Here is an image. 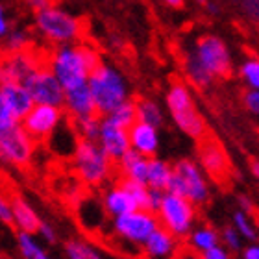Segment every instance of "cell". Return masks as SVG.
Wrapping results in <instances>:
<instances>
[{
  "label": "cell",
  "instance_id": "83f0119b",
  "mask_svg": "<svg viewBox=\"0 0 259 259\" xmlns=\"http://www.w3.org/2000/svg\"><path fill=\"white\" fill-rule=\"evenodd\" d=\"M233 226H235V230H237L239 233H241V237L246 239V241H257L259 233H257V228L252 224V221H250V215H246L244 211H235L233 213Z\"/></svg>",
  "mask_w": 259,
  "mask_h": 259
},
{
  "label": "cell",
  "instance_id": "ee69618b",
  "mask_svg": "<svg viewBox=\"0 0 259 259\" xmlns=\"http://www.w3.org/2000/svg\"><path fill=\"white\" fill-rule=\"evenodd\" d=\"M161 2L165 6H168V8H174V10H178V8H184L185 0H161Z\"/></svg>",
  "mask_w": 259,
  "mask_h": 259
},
{
  "label": "cell",
  "instance_id": "cb8c5ba5",
  "mask_svg": "<svg viewBox=\"0 0 259 259\" xmlns=\"http://www.w3.org/2000/svg\"><path fill=\"white\" fill-rule=\"evenodd\" d=\"M172 176V167L159 159L148 161V187L150 189L167 191L168 180Z\"/></svg>",
  "mask_w": 259,
  "mask_h": 259
},
{
  "label": "cell",
  "instance_id": "9a60e30c",
  "mask_svg": "<svg viewBox=\"0 0 259 259\" xmlns=\"http://www.w3.org/2000/svg\"><path fill=\"white\" fill-rule=\"evenodd\" d=\"M130 132L122 126L115 124L111 119L102 120L100 124V146L113 161H119L130 150Z\"/></svg>",
  "mask_w": 259,
  "mask_h": 259
},
{
  "label": "cell",
  "instance_id": "f546056e",
  "mask_svg": "<svg viewBox=\"0 0 259 259\" xmlns=\"http://www.w3.org/2000/svg\"><path fill=\"white\" fill-rule=\"evenodd\" d=\"M19 244H21L22 255L26 259H50L43 250L39 248L37 244L33 243V239L30 237V233H26V232L19 233Z\"/></svg>",
  "mask_w": 259,
  "mask_h": 259
},
{
  "label": "cell",
  "instance_id": "5bb4252c",
  "mask_svg": "<svg viewBox=\"0 0 259 259\" xmlns=\"http://www.w3.org/2000/svg\"><path fill=\"white\" fill-rule=\"evenodd\" d=\"M159 226L157 219L154 217L152 211H132V213H126V215L117 217L115 221V230L120 237L128 239L132 243H143L148 237L150 233Z\"/></svg>",
  "mask_w": 259,
  "mask_h": 259
},
{
  "label": "cell",
  "instance_id": "7c38bea8",
  "mask_svg": "<svg viewBox=\"0 0 259 259\" xmlns=\"http://www.w3.org/2000/svg\"><path fill=\"white\" fill-rule=\"evenodd\" d=\"M200 165L205 172L209 174V178L217 184H224L230 178V161L221 143L205 134L202 139H198L196 146Z\"/></svg>",
  "mask_w": 259,
  "mask_h": 259
},
{
  "label": "cell",
  "instance_id": "836d02e7",
  "mask_svg": "<svg viewBox=\"0 0 259 259\" xmlns=\"http://www.w3.org/2000/svg\"><path fill=\"white\" fill-rule=\"evenodd\" d=\"M17 124V119L13 117V113L10 111L8 104H6L2 93H0V130H8L11 126Z\"/></svg>",
  "mask_w": 259,
  "mask_h": 259
},
{
  "label": "cell",
  "instance_id": "277c9868",
  "mask_svg": "<svg viewBox=\"0 0 259 259\" xmlns=\"http://www.w3.org/2000/svg\"><path fill=\"white\" fill-rule=\"evenodd\" d=\"M167 108L172 115L174 122L185 135L193 139H202L207 134L205 120L202 119L196 104L193 100L189 87L184 81H172L167 91Z\"/></svg>",
  "mask_w": 259,
  "mask_h": 259
},
{
  "label": "cell",
  "instance_id": "4316f807",
  "mask_svg": "<svg viewBox=\"0 0 259 259\" xmlns=\"http://www.w3.org/2000/svg\"><path fill=\"white\" fill-rule=\"evenodd\" d=\"M137 117H139L141 122H146V124L152 126H161L163 124V115L161 109L154 100H148V98H139L137 100Z\"/></svg>",
  "mask_w": 259,
  "mask_h": 259
},
{
  "label": "cell",
  "instance_id": "30bf717a",
  "mask_svg": "<svg viewBox=\"0 0 259 259\" xmlns=\"http://www.w3.org/2000/svg\"><path fill=\"white\" fill-rule=\"evenodd\" d=\"M22 83L26 85L35 104H47L56 108L65 106V87L47 65L37 67Z\"/></svg>",
  "mask_w": 259,
  "mask_h": 259
},
{
  "label": "cell",
  "instance_id": "d6a6232c",
  "mask_svg": "<svg viewBox=\"0 0 259 259\" xmlns=\"http://www.w3.org/2000/svg\"><path fill=\"white\" fill-rule=\"evenodd\" d=\"M222 241H224V244H226L230 250H233V252L241 250V244H243V237H241V233L235 230V226H226L222 230Z\"/></svg>",
  "mask_w": 259,
  "mask_h": 259
},
{
  "label": "cell",
  "instance_id": "d6986e66",
  "mask_svg": "<svg viewBox=\"0 0 259 259\" xmlns=\"http://www.w3.org/2000/svg\"><path fill=\"white\" fill-rule=\"evenodd\" d=\"M128 132H130V143H132V146H134L135 150L141 152V154L146 157H152L156 154V150H157L156 126L137 120Z\"/></svg>",
  "mask_w": 259,
  "mask_h": 259
},
{
  "label": "cell",
  "instance_id": "ac0fdd59",
  "mask_svg": "<svg viewBox=\"0 0 259 259\" xmlns=\"http://www.w3.org/2000/svg\"><path fill=\"white\" fill-rule=\"evenodd\" d=\"M6 196L10 198L11 202V207H13V217H15V224L21 228L22 232L26 233H37L39 228H41V219L37 217V213L30 207V205L24 202L21 194L17 193V191H11L8 189Z\"/></svg>",
  "mask_w": 259,
  "mask_h": 259
},
{
  "label": "cell",
  "instance_id": "e575fe53",
  "mask_svg": "<svg viewBox=\"0 0 259 259\" xmlns=\"http://www.w3.org/2000/svg\"><path fill=\"white\" fill-rule=\"evenodd\" d=\"M244 108L248 109L250 113H254L259 117V89H248L243 97Z\"/></svg>",
  "mask_w": 259,
  "mask_h": 259
},
{
  "label": "cell",
  "instance_id": "52a82bcc",
  "mask_svg": "<svg viewBox=\"0 0 259 259\" xmlns=\"http://www.w3.org/2000/svg\"><path fill=\"white\" fill-rule=\"evenodd\" d=\"M167 191L191 200L194 205H202L209 200V187L198 165L191 159H180L172 167Z\"/></svg>",
  "mask_w": 259,
  "mask_h": 259
},
{
  "label": "cell",
  "instance_id": "7402d4cb",
  "mask_svg": "<svg viewBox=\"0 0 259 259\" xmlns=\"http://www.w3.org/2000/svg\"><path fill=\"white\" fill-rule=\"evenodd\" d=\"M2 39H4V41H2L0 50H2V52H8V54L30 50L33 45L32 32H30L28 28H22V26H13L10 32H8V35Z\"/></svg>",
  "mask_w": 259,
  "mask_h": 259
},
{
  "label": "cell",
  "instance_id": "ffe728a7",
  "mask_svg": "<svg viewBox=\"0 0 259 259\" xmlns=\"http://www.w3.org/2000/svg\"><path fill=\"white\" fill-rule=\"evenodd\" d=\"M176 235L168 232L165 226H159L150 233V237L145 241V252L150 257H167V255L174 254V250H176V241H174Z\"/></svg>",
  "mask_w": 259,
  "mask_h": 259
},
{
  "label": "cell",
  "instance_id": "5b68a950",
  "mask_svg": "<svg viewBox=\"0 0 259 259\" xmlns=\"http://www.w3.org/2000/svg\"><path fill=\"white\" fill-rule=\"evenodd\" d=\"M113 159L104 152L100 145L89 139H78L74 152V168L81 182L89 185H100L113 172Z\"/></svg>",
  "mask_w": 259,
  "mask_h": 259
},
{
  "label": "cell",
  "instance_id": "2e32d148",
  "mask_svg": "<svg viewBox=\"0 0 259 259\" xmlns=\"http://www.w3.org/2000/svg\"><path fill=\"white\" fill-rule=\"evenodd\" d=\"M65 108H67L69 115H72L74 119H81V117H98L89 81H83L80 85L65 89Z\"/></svg>",
  "mask_w": 259,
  "mask_h": 259
},
{
  "label": "cell",
  "instance_id": "484cf974",
  "mask_svg": "<svg viewBox=\"0 0 259 259\" xmlns=\"http://www.w3.org/2000/svg\"><path fill=\"white\" fill-rule=\"evenodd\" d=\"M108 119L113 120L115 124L122 126L124 130H130L137 120H139V117H137V102L126 100L124 104H120L119 108L115 109L113 113L108 115Z\"/></svg>",
  "mask_w": 259,
  "mask_h": 259
},
{
  "label": "cell",
  "instance_id": "6da1fadb",
  "mask_svg": "<svg viewBox=\"0 0 259 259\" xmlns=\"http://www.w3.org/2000/svg\"><path fill=\"white\" fill-rule=\"evenodd\" d=\"M45 60L47 67L61 81V85L65 89H70L89 80V74L100 65L102 58L93 45L78 41V43L52 47L49 52H45Z\"/></svg>",
  "mask_w": 259,
  "mask_h": 259
},
{
  "label": "cell",
  "instance_id": "8d00e7d4",
  "mask_svg": "<svg viewBox=\"0 0 259 259\" xmlns=\"http://www.w3.org/2000/svg\"><path fill=\"white\" fill-rule=\"evenodd\" d=\"M202 259H230V255H228V252L222 248V246L217 244L215 248L204 252V254H202Z\"/></svg>",
  "mask_w": 259,
  "mask_h": 259
},
{
  "label": "cell",
  "instance_id": "7a4b0ae2",
  "mask_svg": "<svg viewBox=\"0 0 259 259\" xmlns=\"http://www.w3.org/2000/svg\"><path fill=\"white\" fill-rule=\"evenodd\" d=\"M33 30L50 47L78 43L83 37V22L76 15L52 4L33 13Z\"/></svg>",
  "mask_w": 259,
  "mask_h": 259
},
{
  "label": "cell",
  "instance_id": "f1b7e54d",
  "mask_svg": "<svg viewBox=\"0 0 259 259\" xmlns=\"http://www.w3.org/2000/svg\"><path fill=\"white\" fill-rule=\"evenodd\" d=\"M239 76L248 89H259V58H248L239 67Z\"/></svg>",
  "mask_w": 259,
  "mask_h": 259
},
{
  "label": "cell",
  "instance_id": "ab89813d",
  "mask_svg": "<svg viewBox=\"0 0 259 259\" xmlns=\"http://www.w3.org/2000/svg\"><path fill=\"white\" fill-rule=\"evenodd\" d=\"M172 259H202L198 254H196V250H174V257Z\"/></svg>",
  "mask_w": 259,
  "mask_h": 259
},
{
  "label": "cell",
  "instance_id": "4dcf8cb0",
  "mask_svg": "<svg viewBox=\"0 0 259 259\" xmlns=\"http://www.w3.org/2000/svg\"><path fill=\"white\" fill-rule=\"evenodd\" d=\"M65 250H67L70 259H100L95 250L89 248L87 244L80 243V241H69L65 244Z\"/></svg>",
  "mask_w": 259,
  "mask_h": 259
},
{
  "label": "cell",
  "instance_id": "b9f144b4",
  "mask_svg": "<svg viewBox=\"0 0 259 259\" xmlns=\"http://www.w3.org/2000/svg\"><path fill=\"white\" fill-rule=\"evenodd\" d=\"M39 232L43 233V237L49 241V243H56V235H54V230L47 224V222H41V228H39Z\"/></svg>",
  "mask_w": 259,
  "mask_h": 259
},
{
  "label": "cell",
  "instance_id": "3957f363",
  "mask_svg": "<svg viewBox=\"0 0 259 259\" xmlns=\"http://www.w3.org/2000/svg\"><path fill=\"white\" fill-rule=\"evenodd\" d=\"M87 81L91 87L98 117L100 115H111L120 104H124L128 100L124 76L120 74L113 65L100 61V65L89 74Z\"/></svg>",
  "mask_w": 259,
  "mask_h": 259
},
{
  "label": "cell",
  "instance_id": "d590c367",
  "mask_svg": "<svg viewBox=\"0 0 259 259\" xmlns=\"http://www.w3.org/2000/svg\"><path fill=\"white\" fill-rule=\"evenodd\" d=\"M11 28L13 26H11V19H10V15H8V10H6V6L0 2V39L6 37Z\"/></svg>",
  "mask_w": 259,
  "mask_h": 259
},
{
  "label": "cell",
  "instance_id": "bcb514c9",
  "mask_svg": "<svg viewBox=\"0 0 259 259\" xmlns=\"http://www.w3.org/2000/svg\"><path fill=\"white\" fill-rule=\"evenodd\" d=\"M193 2H194V4H198V6H205L209 0H193Z\"/></svg>",
  "mask_w": 259,
  "mask_h": 259
},
{
  "label": "cell",
  "instance_id": "7bdbcfd3",
  "mask_svg": "<svg viewBox=\"0 0 259 259\" xmlns=\"http://www.w3.org/2000/svg\"><path fill=\"white\" fill-rule=\"evenodd\" d=\"M204 8H205V11H207L209 15H219V13H221V6L217 4L215 0H209V2H207Z\"/></svg>",
  "mask_w": 259,
  "mask_h": 259
},
{
  "label": "cell",
  "instance_id": "d4e9b609",
  "mask_svg": "<svg viewBox=\"0 0 259 259\" xmlns=\"http://www.w3.org/2000/svg\"><path fill=\"white\" fill-rule=\"evenodd\" d=\"M219 244V233L209 226H202L191 233V246L196 252H207Z\"/></svg>",
  "mask_w": 259,
  "mask_h": 259
},
{
  "label": "cell",
  "instance_id": "603a6c76",
  "mask_svg": "<svg viewBox=\"0 0 259 259\" xmlns=\"http://www.w3.org/2000/svg\"><path fill=\"white\" fill-rule=\"evenodd\" d=\"M184 72H185V76H187V80H189L194 87H198V89H207V87L215 81V78H213L198 61L194 60L189 50H187L184 56Z\"/></svg>",
  "mask_w": 259,
  "mask_h": 259
},
{
  "label": "cell",
  "instance_id": "8fae6325",
  "mask_svg": "<svg viewBox=\"0 0 259 259\" xmlns=\"http://www.w3.org/2000/svg\"><path fill=\"white\" fill-rule=\"evenodd\" d=\"M41 65H47V60L43 52L35 49L13 54L0 50V85L8 81H24Z\"/></svg>",
  "mask_w": 259,
  "mask_h": 259
},
{
  "label": "cell",
  "instance_id": "74e56055",
  "mask_svg": "<svg viewBox=\"0 0 259 259\" xmlns=\"http://www.w3.org/2000/svg\"><path fill=\"white\" fill-rule=\"evenodd\" d=\"M24 2H26V6L33 11V13L45 10V8H49V6H52V4H56V0H24Z\"/></svg>",
  "mask_w": 259,
  "mask_h": 259
},
{
  "label": "cell",
  "instance_id": "ba28073f",
  "mask_svg": "<svg viewBox=\"0 0 259 259\" xmlns=\"http://www.w3.org/2000/svg\"><path fill=\"white\" fill-rule=\"evenodd\" d=\"M157 213L161 219V226L167 228L176 237L187 235L194 224V204L178 194H165Z\"/></svg>",
  "mask_w": 259,
  "mask_h": 259
},
{
  "label": "cell",
  "instance_id": "8992f818",
  "mask_svg": "<svg viewBox=\"0 0 259 259\" xmlns=\"http://www.w3.org/2000/svg\"><path fill=\"white\" fill-rule=\"evenodd\" d=\"M189 52L215 80L219 78L224 80V78L232 76V54H230V49L224 43V39H221L219 35H213V33L200 35Z\"/></svg>",
  "mask_w": 259,
  "mask_h": 259
},
{
  "label": "cell",
  "instance_id": "9c48e42d",
  "mask_svg": "<svg viewBox=\"0 0 259 259\" xmlns=\"http://www.w3.org/2000/svg\"><path fill=\"white\" fill-rule=\"evenodd\" d=\"M35 141L24 132L22 126L0 130V159L17 168H28L32 163Z\"/></svg>",
  "mask_w": 259,
  "mask_h": 259
},
{
  "label": "cell",
  "instance_id": "44dd1931",
  "mask_svg": "<svg viewBox=\"0 0 259 259\" xmlns=\"http://www.w3.org/2000/svg\"><path fill=\"white\" fill-rule=\"evenodd\" d=\"M104 205L106 209L115 217L126 215V213H132V211H137V204L135 200L132 198V194L128 191L120 189V187H115L106 194V200H104Z\"/></svg>",
  "mask_w": 259,
  "mask_h": 259
},
{
  "label": "cell",
  "instance_id": "f6af8a7d",
  "mask_svg": "<svg viewBox=\"0 0 259 259\" xmlns=\"http://www.w3.org/2000/svg\"><path fill=\"white\" fill-rule=\"evenodd\" d=\"M250 167H252V174H254L255 178L259 180V161H255V159H254V161L250 163Z\"/></svg>",
  "mask_w": 259,
  "mask_h": 259
},
{
  "label": "cell",
  "instance_id": "f35d334b",
  "mask_svg": "<svg viewBox=\"0 0 259 259\" xmlns=\"http://www.w3.org/2000/svg\"><path fill=\"white\" fill-rule=\"evenodd\" d=\"M239 205H241V211H244L246 215H250V217L255 215V205L248 196H239Z\"/></svg>",
  "mask_w": 259,
  "mask_h": 259
},
{
  "label": "cell",
  "instance_id": "1f68e13d",
  "mask_svg": "<svg viewBox=\"0 0 259 259\" xmlns=\"http://www.w3.org/2000/svg\"><path fill=\"white\" fill-rule=\"evenodd\" d=\"M0 222H2V224H6L8 228H11V230L17 226L15 217H13V207H11V202H10V198L2 193V191H0Z\"/></svg>",
  "mask_w": 259,
  "mask_h": 259
},
{
  "label": "cell",
  "instance_id": "4fadbf2b",
  "mask_svg": "<svg viewBox=\"0 0 259 259\" xmlns=\"http://www.w3.org/2000/svg\"><path fill=\"white\" fill-rule=\"evenodd\" d=\"M61 117L63 115H61L60 108L47 106V104H35L30 109V113L22 119V128L35 141V145H39V143L49 141L56 126L60 124Z\"/></svg>",
  "mask_w": 259,
  "mask_h": 259
},
{
  "label": "cell",
  "instance_id": "7dc6e473",
  "mask_svg": "<svg viewBox=\"0 0 259 259\" xmlns=\"http://www.w3.org/2000/svg\"><path fill=\"white\" fill-rule=\"evenodd\" d=\"M0 47H2V43H0Z\"/></svg>",
  "mask_w": 259,
  "mask_h": 259
},
{
  "label": "cell",
  "instance_id": "e0dca14e",
  "mask_svg": "<svg viewBox=\"0 0 259 259\" xmlns=\"http://www.w3.org/2000/svg\"><path fill=\"white\" fill-rule=\"evenodd\" d=\"M0 93H2L8 108H10V111L13 113V117L17 120L24 119L30 113V109L35 106L32 95H30V91H28L26 85L22 81H8V83H2L0 85Z\"/></svg>",
  "mask_w": 259,
  "mask_h": 259
},
{
  "label": "cell",
  "instance_id": "60d3db41",
  "mask_svg": "<svg viewBox=\"0 0 259 259\" xmlns=\"http://www.w3.org/2000/svg\"><path fill=\"white\" fill-rule=\"evenodd\" d=\"M243 259H259V243L246 246L243 252Z\"/></svg>",
  "mask_w": 259,
  "mask_h": 259
}]
</instances>
